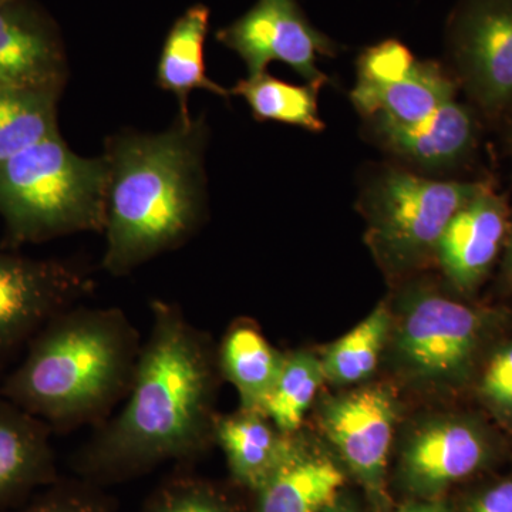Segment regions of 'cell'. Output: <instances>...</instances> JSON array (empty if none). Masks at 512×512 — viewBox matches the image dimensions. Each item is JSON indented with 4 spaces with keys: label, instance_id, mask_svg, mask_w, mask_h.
<instances>
[{
    "label": "cell",
    "instance_id": "cell-10",
    "mask_svg": "<svg viewBox=\"0 0 512 512\" xmlns=\"http://www.w3.org/2000/svg\"><path fill=\"white\" fill-rule=\"evenodd\" d=\"M447 45L471 96L490 113L512 101V0H460Z\"/></svg>",
    "mask_w": 512,
    "mask_h": 512
},
{
    "label": "cell",
    "instance_id": "cell-16",
    "mask_svg": "<svg viewBox=\"0 0 512 512\" xmlns=\"http://www.w3.org/2000/svg\"><path fill=\"white\" fill-rule=\"evenodd\" d=\"M52 429L0 393V511L56 477Z\"/></svg>",
    "mask_w": 512,
    "mask_h": 512
},
{
    "label": "cell",
    "instance_id": "cell-7",
    "mask_svg": "<svg viewBox=\"0 0 512 512\" xmlns=\"http://www.w3.org/2000/svg\"><path fill=\"white\" fill-rule=\"evenodd\" d=\"M93 289L92 276L73 262L0 252V366Z\"/></svg>",
    "mask_w": 512,
    "mask_h": 512
},
{
    "label": "cell",
    "instance_id": "cell-13",
    "mask_svg": "<svg viewBox=\"0 0 512 512\" xmlns=\"http://www.w3.org/2000/svg\"><path fill=\"white\" fill-rule=\"evenodd\" d=\"M67 79L62 46L45 20L16 0L0 5V90L60 94Z\"/></svg>",
    "mask_w": 512,
    "mask_h": 512
},
{
    "label": "cell",
    "instance_id": "cell-31",
    "mask_svg": "<svg viewBox=\"0 0 512 512\" xmlns=\"http://www.w3.org/2000/svg\"><path fill=\"white\" fill-rule=\"evenodd\" d=\"M507 271H508V275H510L511 279H512V232H511V237H510V244H508Z\"/></svg>",
    "mask_w": 512,
    "mask_h": 512
},
{
    "label": "cell",
    "instance_id": "cell-25",
    "mask_svg": "<svg viewBox=\"0 0 512 512\" xmlns=\"http://www.w3.org/2000/svg\"><path fill=\"white\" fill-rule=\"evenodd\" d=\"M147 512H232L211 485L192 477H178L160 488Z\"/></svg>",
    "mask_w": 512,
    "mask_h": 512
},
{
    "label": "cell",
    "instance_id": "cell-14",
    "mask_svg": "<svg viewBox=\"0 0 512 512\" xmlns=\"http://www.w3.org/2000/svg\"><path fill=\"white\" fill-rule=\"evenodd\" d=\"M507 228V205L487 184L454 215L437 247V261L451 284L461 291L480 285L500 252Z\"/></svg>",
    "mask_w": 512,
    "mask_h": 512
},
{
    "label": "cell",
    "instance_id": "cell-6",
    "mask_svg": "<svg viewBox=\"0 0 512 512\" xmlns=\"http://www.w3.org/2000/svg\"><path fill=\"white\" fill-rule=\"evenodd\" d=\"M389 342L410 382L453 389L473 372L487 333V316L430 288L407 289L397 303Z\"/></svg>",
    "mask_w": 512,
    "mask_h": 512
},
{
    "label": "cell",
    "instance_id": "cell-3",
    "mask_svg": "<svg viewBox=\"0 0 512 512\" xmlns=\"http://www.w3.org/2000/svg\"><path fill=\"white\" fill-rule=\"evenodd\" d=\"M140 332L120 308L73 306L30 340L0 393L53 433L100 426L126 399Z\"/></svg>",
    "mask_w": 512,
    "mask_h": 512
},
{
    "label": "cell",
    "instance_id": "cell-11",
    "mask_svg": "<svg viewBox=\"0 0 512 512\" xmlns=\"http://www.w3.org/2000/svg\"><path fill=\"white\" fill-rule=\"evenodd\" d=\"M397 403L384 386H366L330 397L320 426L346 466L369 490L382 491L397 420Z\"/></svg>",
    "mask_w": 512,
    "mask_h": 512
},
{
    "label": "cell",
    "instance_id": "cell-24",
    "mask_svg": "<svg viewBox=\"0 0 512 512\" xmlns=\"http://www.w3.org/2000/svg\"><path fill=\"white\" fill-rule=\"evenodd\" d=\"M59 94L0 90V161L59 134Z\"/></svg>",
    "mask_w": 512,
    "mask_h": 512
},
{
    "label": "cell",
    "instance_id": "cell-21",
    "mask_svg": "<svg viewBox=\"0 0 512 512\" xmlns=\"http://www.w3.org/2000/svg\"><path fill=\"white\" fill-rule=\"evenodd\" d=\"M229 92L247 101L258 121H276L313 133L325 128L318 109L319 90L311 84L282 82L264 72L239 80Z\"/></svg>",
    "mask_w": 512,
    "mask_h": 512
},
{
    "label": "cell",
    "instance_id": "cell-5",
    "mask_svg": "<svg viewBox=\"0 0 512 512\" xmlns=\"http://www.w3.org/2000/svg\"><path fill=\"white\" fill-rule=\"evenodd\" d=\"M484 183L439 181L387 168L363 192L367 242L390 272L417 268L436 256L454 215Z\"/></svg>",
    "mask_w": 512,
    "mask_h": 512
},
{
    "label": "cell",
    "instance_id": "cell-17",
    "mask_svg": "<svg viewBox=\"0 0 512 512\" xmlns=\"http://www.w3.org/2000/svg\"><path fill=\"white\" fill-rule=\"evenodd\" d=\"M345 484L340 468L295 436L291 451L256 493V512H322Z\"/></svg>",
    "mask_w": 512,
    "mask_h": 512
},
{
    "label": "cell",
    "instance_id": "cell-18",
    "mask_svg": "<svg viewBox=\"0 0 512 512\" xmlns=\"http://www.w3.org/2000/svg\"><path fill=\"white\" fill-rule=\"evenodd\" d=\"M295 436L281 433L258 410L239 409L229 416H218L215 424V444L224 451L232 476L252 491L258 490L285 460Z\"/></svg>",
    "mask_w": 512,
    "mask_h": 512
},
{
    "label": "cell",
    "instance_id": "cell-32",
    "mask_svg": "<svg viewBox=\"0 0 512 512\" xmlns=\"http://www.w3.org/2000/svg\"><path fill=\"white\" fill-rule=\"evenodd\" d=\"M5 2H8V0H0V5H2V3H5Z\"/></svg>",
    "mask_w": 512,
    "mask_h": 512
},
{
    "label": "cell",
    "instance_id": "cell-9",
    "mask_svg": "<svg viewBox=\"0 0 512 512\" xmlns=\"http://www.w3.org/2000/svg\"><path fill=\"white\" fill-rule=\"evenodd\" d=\"M217 37L244 60L248 76L281 62L318 90L329 83L316 63L320 56H335L336 45L309 22L296 0H258Z\"/></svg>",
    "mask_w": 512,
    "mask_h": 512
},
{
    "label": "cell",
    "instance_id": "cell-30",
    "mask_svg": "<svg viewBox=\"0 0 512 512\" xmlns=\"http://www.w3.org/2000/svg\"><path fill=\"white\" fill-rule=\"evenodd\" d=\"M322 512H357L355 508L350 507L348 504L338 503L333 501L332 504L328 505Z\"/></svg>",
    "mask_w": 512,
    "mask_h": 512
},
{
    "label": "cell",
    "instance_id": "cell-22",
    "mask_svg": "<svg viewBox=\"0 0 512 512\" xmlns=\"http://www.w3.org/2000/svg\"><path fill=\"white\" fill-rule=\"evenodd\" d=\"M392 322V311L377 306L356 328L330 345L320 357L326 382L349 386L369 379L389 342Z\"/></svg>",
    "mask_w": 512,
    "mask_h": 512
},
{
    "label": "cell",
    "instance_id": "cell-28",
    "mask_svg": "<svg viewBox=\"0 0 512 512\" xmlns=\"http://www.w3.org/2000/svg\"><path fill=\"white\" fill-rule=\"evenodd\" d=\"M470 512H512V481L490 488L478 498Z\"/></svg>",
    "mask_w": 512,
    "mask_h": 512
},
{
    "label": "cell",
    "instance_id": "cell-12",
    "mask_svg": "<svg viewBox=\"0 0 512 512\" xmlns=\"http://www.w3.org/2000/svg\"><path fill=\"white\" fill-rule=\"evenodd\" d=\"M487 456V434L477 423L440 417L413 431L404 446L402 473L416 493L431 495L473 474Z\"/></svg>",
    "mask_w": 512,
    "mask_h": 512
},
{
    "label": "cell",
    "instance_id": "cell-26",
    "mask_svg": "<svg viewBox=\"0 0 512 512\" xmlns=\"http://www.w3.org/2000/svg\"><path fill=\"white\" fill-rule=\"evenodd\" d=\"M52 484L45 493L0 512H111L110 501L93 485Z\"/></svg>",
    "mask_w": 512,
    "mask_h": 512
},
{
    "label": "cell",
    "instance_id": "cell-15",
    "mask_svg": "<svg viewBox=\"0 0 512 512\" xmlns=\"http://www.w3.org/2000/svg\"><path fill=\"white\" fill-rule=\"evenodd\" d=\"M367 121L380 146L427 173L456 167L468 156L477 136L473 114L456 99L419 123H396L384 117Z\"/></svg>",
    "mask_w": 512,
    "mask_h": 512
},
{
    "label": "cell",
    "instance_id": "cell-33",
    "mask_svg": "<svg viewBox=\"0 0 512 512\" xmlns=\"http://www.w3.org/2000/svg\"><path fill=\"white\" fill-rule=\"evenodd\" d=\"M511 138H512V133H511Z\"/></svg>",
    "mask_w": 512,
    "mask_h": 512
},
{
    "label": "cell",
    "instance_id": "cell-2",
    "mask_svg": "<svg viewBox=\"0 0 512 512\" xmlns=\"http://www.w3.org/2000/svg\"><path fill=\"white\" fill-rule=\"evenodd\" d=\"M207 124L178 119L160 134L110 137L104 271L130 274L188 241L204 221Z\"/></svg>",
    "mask_w": 512,
    "mask_h": 512
},
{
    "label": "cell",
    "instance_id": "cell-8",
    "mask_svg": "<svg viewBox=\"0 0 512 512\" xmlns=\"http://www.w3.org/2000/svg\"><path fill=\"white\" fill-rule=\"evenodd\" d=\"M456 89L440 64L421 62L409 47L389 39L359 57L352 103L366 120L384 117L413 124L456 99Z\"/></svg>",
    "mask_w": 512,
    "mask_h": 512
},
{
    "label": "cell",
    "instance_id": "cell-27",
    "mask_svg": "<svg viewBox=\"0 0 512 512\" xmlns=\"http://www.w3.org/2000/svg\"><path fill=\"white\" fill-rule=\"evenodd\" d=\"M481 397L495 413L512 420V340L495 350L480 380Z\"/></svg>",
    "mask_w": 512,
    "mask_h": 512
},
{
    "label": "cell",
    "instance_id": "cell-1",
    "mask_svg": "<svg viewBox=\"0 0 512 512\" xmlns=\"http://www.w3.org/2000/svg\"><path fill=\"white\" fill-rule=\"evenodd\" d=\"M150 308V332L126 399L94 427L77 456L80 470L96 480L191 461L215 444L217 348L177 303L156 299Z\"/></svg>",
    "mask_w": 512,
    "mask_h": 512
},
{
    "label": "cell",
    "instance_id": "cell-4",
    "mask_svg": "<svg viewBox=\"0 0 512 512\" xmlns=\"http://www.w3.org/2000/svg\"><path fill=\"white\" fill-rule=\"evenodd\" d=\"M109 165L77 156L60 134L0 161V217L12 245L104 232Z\"/></svg>",
    "mask_w": 512,
    "mask_h": 512
},
{
    "label": "cell",
    "instance_id": "cell-20",
    "mask_svg": "<svg viewBox=\"0 0 512 512\" xmlns=\"http://www.w3.org/2000/svg\"><path fill=\"white\" fill-rule=\"evenodd\" d=\"M221 376L237 389L241 409L261 412L281 372L284 353L272 348L261 330L238 322L217 349Z\"/></svg>",
    "mask_w": 512,
    "mask_h": 512
},
{
    "label": "cell",
    "instance_id": "cell-19",
    "mask_svg": "<svg viewBox=\"0 0 512 512\" xmlns=\"http://www.w3.org/2000/svg\"><path fill=\"white\" fill-rule=\"evenodd\" d=\"M210 23V10L192 6L174 23L157 67V84L165 92L175 94L180 104V120L190 123L188 96L194 90H207L221 97H229V90L212 82L205 67V37Z\"/></svg>",
    "mask_w": 512,
    "mask_h": 512
},
{
    "label": "cell",
    "instance_id": "cell-29",
    "mask_svg": "<svg viewBox=\"0 0 512 512\" xmlns=\"http://www.w3.org/2000/svg\"><path fill=\"white\" fill-rule=\"evenodd\" d=\"M399 512H448L446 507L440 504L427 503V504H413L409 507H404Z\"/></svg>",
    "mask_w": 512,
    "mask_h": 512
},
{
    "label": "cell",
    "instance_id": "cell-23",
    "mask_svg": "<svg viewBox=\"0 0 512 512\" xmlns=\"http://www.w3.org/2000/svg\"><path fill=\"white\" fill-rule=\"evenodd\" d=\"M325 380L322 360L312 352L286 353L281 372L261 412L281 433L298 434Z\"/></svg>",
    "mask_w": 512,
    "mask_h": 512
}]
</instances>
